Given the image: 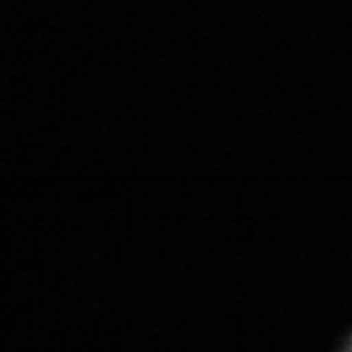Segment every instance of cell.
Segmentation results:
<instances>
[{
	"mask_svg": "<svg viewBox=\"0 0 352 352\" xmlns=\"http://www.w3.org/2000/svg\"><path fill=\"white\" fill-rule=\"evenodd\" d=\"M342 352H352V336L348 338V342H346V346L342 348Z\"/></svg>",
	"mask_w": 352,
	"mask_h": 352,
	"instance_id": "1",
	"label": "cell"
}]
</instances>
